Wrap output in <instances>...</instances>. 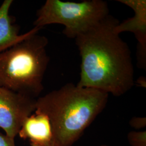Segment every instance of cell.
I'll use <instances>...</instances> for the list:
<instances>
[{"label":"cell","mask_w":146,"mask_h":146,"mask_svg":"<svg viewBox=\"0 0 146 146\" xmlns=\"http://www.w3.org/2000/svg\"><path fill=\"white\" fill-rule=\"evenodd\" d=\"M119 22L108 15L75 38L81 58L78 86L120 96L134 85L131 50L114 31Z\"/></svg>","instance_id":"obj_1"},{"label":"cell","mask_w":146,"mask_h":146,"mask_svg":"<svg viewBox=\"0 0 146 146\" xmlns=\"http://www.w3.org/2000/svg\"><path fill=\"white\" fill-rule=\"evenodd\" d=\"M109 94L72 83L36 99V110L47 115L52 146H72L104 110Z\"/></svg>","instance_id":"obj_2"},{"label":"cell","mask_w":146,"mask_h":146,"mask_svg":"<svg viewBox=\"0 0 146 146\" xmlns=\"http://www.w3.org/2000/svg\"><path fill=\"white\" fill-rule=\"evenodd\" d=\"M46 36L33 34L0 52V87L37 99L49 58Z\"/></svg>","instance_id":"obj_3"},{"label":"cell","mask_w":146,"mask_h":146,"mask_svg":"<svg viewBox=\"0 0 146 146\" xmlns=\"http://www.w3.org/2000/svg\"><path fill=\"white\" fill-rule=\"evenodd\" d=\"M107 3L102 0L81 2L47 0L37 11L34 27L60 24L64 26L63 34L70 38L88 31L110 15Z\"/></svg>","instance_id":"obj_4"},{"label":"cell","mask_w":146,"mask_h":146,"mask_svg":"<svg viewBox=\"0 0 146 146\" xmlns=\"http://www.w3.org/2000/svg\"><path fill=\"white\" fill-rule=\"evenodd\" d=\"M36 99L0 87V128L15 139L25 120L36 110Z\"/></svg>","instance_id":"obj_5"},{"label":"cell","mask_w":146,"mask_h":146,"mask_svg":"<svg viewBox=\"0 0 146 146\" xmlns=\"http://www.w3.org/2000/svg\"><path fill=\"white\" fill-rule=\"evenodd\" d=\"M118 2L131 8L134 15L122 23L119 22L114 31L119 34L125 31L133 33L137 42V60L140 67H146V1L119 0Z\"/></svg>","instance_id":"obj_6"},{"label":"cell","mask_w":146,"mask_h":146,"mask_svg":"<svg viewBox=\"0 0 146 146\" xmlns=\"http://www.w3.org/2000/svg\"><path fill=\"white\" fill-rule=\"evenodd\" d=\"M28 140L31 146H52L53 134L50 121L47 115L35 110L25 120L18 134Z\"/></svg>","instance_id":"obj_7"},{"label":"cell","mask_w":146,"mask_h":146,"mask_svg":"<svg viewBox=\"0 0 146 146\" xmlns=\"http://www.w3.org/2000/svg\"><path fill=\"white\" fill-rule=\"evenodd\" d=\"M13 0H5L0 5V52L21 42L41 29L34 27L22 34H19V28L13 22L9 11L13 3Z\"/></svg>","instance_id":"obj_8"},{"label":"cell","mask_w":146,"mask_h":146,"mask_svg":"<svg viewBox=\"0 0 146 146\" xmlns=\"http://www.w3.org/2000/svg\"><path fill=\"white\" fill-rule=\"evenodd\" d=\"M131 146H146V131H131L127 135Z\"/></svg>","instance_id":"obj_9"},{"label":"cell","mask_w":146,"mask_h":146,"mask_svg":"<svg viewBox=\"0 0 146 146\" xmlns=\"http://www.w3.org/2000/svg\"><path fill=\"white\" fill-rule=\"evenodd\" d=\"M129 125L136 129L145 128L146 125V117H134L129 121Z\"/></svg>","instance_id":"obj_10"},{"label":"cell","mask_w":146,"mask_h":146,"mask_svg":"<svg viewBox=\"0 0 146 146\" xmlns=\"http://www.w3.org/2000/svg\"><path fill=\"white\" fill-rule=\"evenodd\" d=\"M0 146H16L15 139L0 133Z\"/></svg>","instance_id":"obj_11"},{"label":"cell","mask_w":146,"mask_h":146,"mask_svg":"<svg viewBox=\"0 0 146 146\" xmlns=\"http://www.w3.org/2000/svg\"></svg>","instance_id":"obj_12"}]
</instances>
